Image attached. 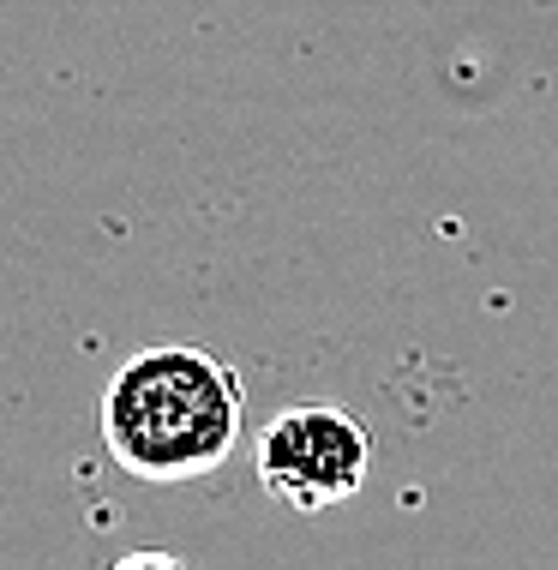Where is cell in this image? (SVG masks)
Segmentation results:
<instances>
[{
	"label": "cell",
	"instance_id": "6da1fadb",
	"mask_svg": "<svg viewBox=\"0 0 558 570\" xmlns=\"http://www.w3.org/2000/svg\"><path fill=\"white\" fill-rule=\"evenodd\" d=\"M246 391L205 348H145L102 391V444L133 481H205L241 444Z\"/></svg>",
	"mask_w": 558,
	"mask_h": 570
},
{
	"label": "cell",
	"instance_id": "7a4b0ae2",
	"mask_svg": "<svg viewBox=\"0 0 558 570\" xmlns=\"http://www.w3.org/2000/svg\"><path fill=\"white\" fill-rule=\"evenodd\" d=\"M366 462H372V439L349 409L306 403V409H283L265 426L258 481H265L276 504H288L301 517H319L361 492Z\"/></svg>",
	"mask_w": 558,
	"mask_h": 570
}]
</instances>
